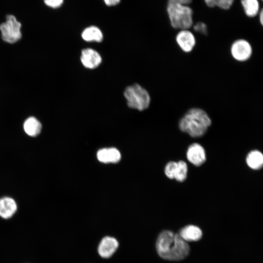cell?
<instances>
[{
    "instance_id": "1",
    "label": "cell",
    "mask_w": 263,
    "mask_h": 263,
    "mask_svg": "<svg viewBox=\"0 0 263 263\" xmlns=\"http://www.w3.org/2000/svg\"><path fill=\"white\" fill-rule=\"evenodd\" d=\"M156 248L158 255L169 261H179L188 254L189 247L179 234L169 230L161 232L157 239Z\"/></svg>"
},
{
    "instance_id": "2",
    "label": "cell",
    "mask_w": 263,
    "mask_h": 263,
    "mask_svg": "<svg viewBox=\"0 0 263 263\" xmlns=\"http://www.w3.org/2000/svg\"><path fill=\"white\" fill-rule=\"evenodd\" d=\"M211 124V120L207 113L199 108L189 109L180 119L179 128L192 137L204 135Z\"/></svg>"
},
{
    "instance_id": "3",
    "label": "cell",
    "mask_w": 263,
    "mask_h": 263,
    "mask_svg": "<svg viewBox=\"0 0 263 263\" xmlns=\"http://www.w3.org/2000/svg\"><path fill=\"white\" fill-rule=\"evenodd\" d=\"M167 11L173 28L189 29L192 26L193 11L188 5L168 3Z\"/></svg>"
},
{
    "instance_id": "4",
    "label": "cell",
    "mask_w": 263,
    "mask_h": 263,
    "mask_svg": "<svg viewBox=\"0 0 263 263\" xmlns=\"http://www.w3.org/2000/svg\"><path fill=\"white\" fill-rule=\"evenodd\" d=\"M124 94L130 108L143 111L149 107L150 96L146 90L138 84L127 87Z\"/></svg>"
},
{
    "instance_id": "5",
    "label": "cell",
    "mask_w": 263,
    "mask_h": 263,
    "mask_svg": "<svg viewBox=\"0 0 263 263\" xmlns=\"http://www.w3.org/2000/svg\"><path fill=\"white\" fill-rule=\"evenodd\" d=\"M6 19V21L0 25L1 38L7 43H14L21 38V24L13 15H7Z\"/></svg>"
},
{
    "instance_id": "6",
    "label": "cell",
    "mask_w": 263,
    "mask_h": 263,
    "mask_svg": "<svg viewBox=\"0 0 263 263\" xmlns=\"http://www.w3.org/2000/svg\"><path fill=\"white\" fill-rule=\"evenodd\" d=\"M230 51L232 57L239 62L248 60L253 52L251 45L244 39L235 40L231 45Z\"/></svg>"
},
{
    "instance_id": "7",
    "label": "cell",
    "mask_w": 263,
    "mask_h": 263,
    "mask_svg": "<svg viewBox=\"0 0 263 263\" xmlns=\"http://www.w3.org/2000/svg\"><path fill=\"white\" fill-rule=\"evenodd\" d=\"M175 41L185 53H190L196 45V38L194 34L188 29L180 30L175 36Z\"/></svg>"
},
{
    "instance_id": "8",
    "label": "cell",
    "mask_w": 263,
    "mask_h": 263,
    "mask_svg": "<svg viewBox=\"0 0 263 263\" xmlns=\"http://www.w3.org/2000/svg\"><path fill=\"white\" fill-rule=\"evenodd\" d=\"M118 246L119 243L114 237L106 236L100 241L97 247V252L102 258L108 259L114 254Z\"/></svg>"
},
{
    "instance_id": "9",
    "label": "cell",
    "mask_w": 263,
    "mask_h": 263,
    "mask_svg": "<svg viewBox=\"0 0 263 263\" xmlns=\"http://www.w3.org/2000/svg\"><path fill=\"white\" fill-rule=\"evenodd\" d=\"M188 160L195 166L202 165L206 160L204 148L200 144L194 143L190 145L186 153Z\"/></svg>"
},
{
    "instance_id": "10",
    "label": "cell",
    "mask_w": 263,
    "mask_h": 263,
    "mask_svg": "<svg viewBox=\"0 0 263 263\" xmlns=\"http://www.w3.org/2000/svg\"><path fill=\"white\" fill-rule=\"evenodd\" d=\"M80 59L83 65L89 69L96 68L102 61L99 53L91 48H86L82 51Z\"/></svg>"
},
{
    "instance_id": "11",
    "label": "cell",
    "mask_w": 263,
    "mask_h": 263,
    "mask_svg": "<svg viewBox=\"0 0 263 263\" xmlns=\"http://www.w3.org/2000/svg\"><path fill=\"white\" fill-rule=\"evenodd\" d=\"M98 160L104 164L118 162L121 158L120 151L114 147L105 148L100 149L96 153Z\"/></svg>"
},
{
    "instance_id": "12",
    "label": "cell",
    "mask_w": 263,
    "mask_h": 263,
    "mask_svg": "<svg viewBox=\"0 0 263 263\" xmlns=\"http://www.w3.org/2000/svg\"><path fill=\"white\" fill-rule=\"evenodd\" d=\"M17 210L16 201L9 197L0 199V216L4 219L12 217Z\"/></svg>"
},
{
    "instance_id": "13",
    "label": "cell",
    "mask_w": 263,
    "mask_h": 263,
    "mask_svg": "<svg viewBox=\"0 0 263 263\" xmlns=\"http://www.w3.org/2000/svg\"><path fill=\"white\" fill-rule=\"evenodd\" d=\"M179 235L186 242L197 241L201 238L202 232L197 226L188 225L180 230Z\"/></svg>"
},
{
    "instance_id": "14",
    "label": "cell",
    "mask_w": 263,
    "mask_h": 263,
    "mask_svg": "<svg viewBox=\"0 0 263 263\" xmlns=\"http://www.w3.org/2000/svg\"><path fill=\"white\" fill-rule=\"evenodd\" d=\"M41 123L36 117L31 116L27 118L23 123V129L25 133L32 137L38 135L41 132Z\"/></svg>"
},
{
    "instance_id": "15",
    "label": "cell",
    "mask_w": 263,
    "mask_h": 263,
    "mask_svg": "<svg viewBox=\"0 0 263 263\" xmlns=\"http://www.w3.org/2000/svg\"><path fill=\"white\" fill-rule=\"evenodd\" d=\"M245 161L250 169L254 170L260 169L263 165V155L258 150H253L247 154Z\"/></svg>"
},
{
    "instance_id": "16",
    "label": "cell",
    "mask_w": 263,
    "mask_h": 263,
    "mask_svg": "<svg viewBox=\"0 0 263 263\" xmlns=\"http://www.w3.org/2000/svg\"><path fill=\"white\" fill-rule=\"evenodd\" d=\"M81 37L86 41L101 42L103 36L101 31L97 27L90 26L86 28L82 32Z\"/></svg>"
},
{
    "instance_id": "17",
    "label": "cell",
    "mask_w": 263,
    "mask_h": 263,
    "mask_svg": "<svg viewBox=\"0 0 263 263\" xmlns=\"http://www.w3.org/2000/svg\"><path fill=\"white\" fill-rule=\"evenodd\" d=\"M241 3L244 13L248 17L256 16L260 11L258 0H241Z\"/></svg>"
},
{
    "instance_id": "18",
    "label": "cell",
    "mask_w": 263,
    "mask_h": 263,
    "mask_svg": "<svg viewBox=\"0 0 263 263\" xmlns=\"http://www.w3.org/2000/svg\"><path fill=\"white\" fill-rule=\"evenodd\" d=\"M188 169V165L185 161L182 160L178 161L174 179L180 182L184 181L187 177Z\"/></svg>"
},
{
    "instance_id": "19",
    "label": "cell",
    "mask_w": 263,
    "mask_h": 263,
    "mask_svg": "<svg viewBox=\"0 0 263 263\" xmlns=\"http://www.w3.org/2000/svg\"><path fill=\"white\" fill-rule=\"evenodd\" d=\"M206 5L209 7H218L224 10L229 9L232 5L234 0H204Z\"/></svg>"
},
{
    "instance_id": "20",
    "label": "cell",
    "mask_w": 263,
    "mask_h": 263,
    "mask_svg": "<svg viewBox=\"0 0 263 263\" xmlns=\"http://www.w3.org/2000/svg\"><path fill=\"white\" fill-rule=\"evenodd\" d=\"M177 167V162L170 161L168 162L165 168L164 171L166 176L170 179H174Z\"/></svg>"
},
{
    "instance_id": "21",
    "label": "cell",
    "mask_w": 263,
    "mask_h": 263,
    "mask_svg": "<svg viewBox=\"0 0 263 263\" xmlns=\"http://www.w3.org/2000/svg\"><path fill=\"white\" fill-rule=\"evenodd\" d=\"M194 30L200 34L206 35L207 34V25L203 22H198L193 26Z\"/></svg>"
},
{
    "instance_id": "22",
    "label": "cell",
    "mask_w": 263,
    "mask_h": 263,
    "mask_svg": "<svg viewBox=\"0 0 263 263\" xmlns=\"http://www.w3.org/2000/svg\"><path fill=\"white\" fill-rule=\"evenodd\" d=\"M64 0H44L45 4L52 8H57L61 6Z\"/></svg>"
},
{
    "instance_id": "23",
    "label": "cell",
    "mask_w": 263,
    "mask_h": 263,
    "mask_svg": "<svg viewBox=\"0 0 263 263\" xmlns=\"http://www.w3.org/2000/svg\"><path fill=\"white\" fill-rule=\"evenodd\" d=\"M192 2V0H168L169 3H177L184 5H188Z\"/></svg>"
},
{
    "instance_id": "24",
    "label": "cell",
    "mask_w": 263,
    "mask_h": 263,
    "mask_svg": "<svg viewBox=\"0 0 263 263\" xmlns=\"http://www.w3.org/2000/svg\"><path fill=\"white\" fill-rule=\"evenodd\" d=\"M106 5L111 6H114L118 4L120 0H103Z\"/></svg>"
},
{
    "instance_id": "25",
    "label": "cell",
    "mask_w": 263,
    "mask_h": 263,
    "mask_svg": "<svg viewBox=\"0 0 263 263\" xmlns=\"http://www.w3.org/2000/svg\"><path fill=\"white\" fill-rule=\"evenodd\" d=\"M259 14L260 22L261 25H263V11L262 9L260 11Z\"/></svg>"
}]
</instances>
